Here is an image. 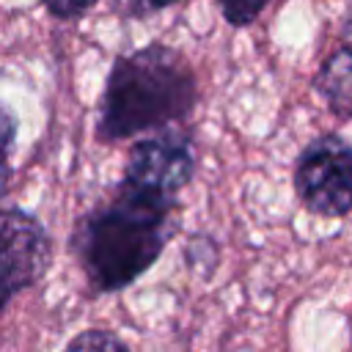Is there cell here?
I'll list each match as a JSON object with an SVG mask.
<instances>
[{"instance_id": "6da1fadb", "label": "cell", "mask_w": 352, "mask_h": 352, "mask_svg": "<svg viewBox=\"0 0 352 352\" xmlns=\"http://www.w3.org/2000/svg\"><path fill=\"white\" fill-rule=\"evenodd\" d=\"M179 198L118 179L116 190L85 209L69 236V250L94 294L132 286L162 256L173 234Z\"/></svg>"}, {"instance_id": "7a4b0ae2", "label": "cell", "mask_w": 352, "mask_h": 352, "mask_svg": "<svg viewBox=\"0 0 352 352\" xmlns=\"http://www.w3.org/2000/svg\"><path fill=\"white\" fill-rule=\"evenodd\" d=\"M198 102V80L184 52L151 41L116 55L102 96L94 138L121 143L184 121Z\"/></svg>"}, {"instance_id": "3957f363", "label": "cell", "mask_w": 352, "mask_h": 352, "mask_svg": "<svg viewBox=\"0 0 352 352\" xmlns=\"http://www.w3.org/2000/svg\"><path fill=\"white\" fill-rule=\"evenodd\" d=\"M292 184L305 212L346 217L352 212V143L336 132L308 140L294 160Z\"/></svg>"}, {"instance_id": "277c9868", "label": "cell", "mask_w": 352, "mask_h": 352, "mask_svg": "<svg viewBox=\"0 0 352 352\" xmlns=\"http://www.w3.org/2000/svg\"><path fill=\"white\" fill-rule=\"evenodd\" d=\"M52 264V236L44 223L16 206L0 209V316L6 305L36 286Z\"/></svg>"}, {"instance_id": "5b68a950", "label": "cell", "mask_w": 352, "mask_h": 352, "mask_svg": "<svg viewBox=\"0 0 352 352\" xmlns=\"http://www.w3.org/2000/svg\"><path fill=\"white\" fill-rule=\"evenodd\" d=\"M195 176V154L187 135L176 129H162L151 138L132 143L121 179L157 190L162 195L179 198V192Z\"/></svg>"}, {"instance_id": "8992f818", "label": "cell", "mask_w": 352, "mask_h": 352, "mask_svg": "<svg viewBox=\"0 0 352 352\" xmlns=\"http://www.w3.org/2000/svg\"><path fill=\"white\" fill-rule=\"evenodd\" d=\"M311 85L338 121H352V44L333 50L319 63Z\"/></svg>"}, {"instance_id": "52a82bcc", "label": "cell", "mask_w": 352, "mask_h": 352, "mask_svg": "<svg viewBox=\"0 0 352 352\" xmlns=\"http://www.w3.org/2000/svg\"><path fill=\"white\" fill-rule=\"evenodd\" d=\"M63 352H132L116 333L102 330V327H88L77 333Z\"/></svg>"}, {"instance_id": "ba28073f", "label": "cell", "mask_w": 352, "mask_h": 352, "mask_svg": "<svg viewBox=\"0 0 352 352\" xmlns=\"http://www.w3.org/2000/svg\"><path fill=\"white\" fill-rule=\"evenodd\" d=\"M16 116L0 102V195L11 179V151H14V140H16Z\"/></svg>"}, {"instance_id": "9c48e42d", "label": "cell", "mask_w": 352, "mask_h": 352, "mask_svg": "<svg viewBox=\"0 0 352 352\" xmlns=\"http://www.w3.org/2000/svg\"><path fill=\"white\" fill-rule=\"evenodd\" d=\"M223 19L231 25V28H248L253 25L261 11L270 6V0H214Z\"/></svg>"}, {"instance_id": "30bf717a", "label": "cell", "mask_w": 352, "mask_h": 352, "mask_svg": "<svg viewBox=\"0 0 352 352\" xmlns=\"http://www.w3.org/2000/svg\"><path fill=\"white\" fill-rule=\"evenodd\" d=\"M47 14L58 22H74L80 16H85L99 0H41Z\"/></svg>"}, {"instance_id": "8fae6325", "label": "cell", "mask_w": 352, "mask_h": 352, "mask_svg": "<svg viewBox=\"0 0 352 352\" xmlns=\"http://www.w3.org/2000/svg\"><path fill=\"white\" fill-rule=\"evenodd\" d=\"M173 3H176V0H143V6L151 8V11H162V8L173 6Z\"/></svg>"}]
</instances>
